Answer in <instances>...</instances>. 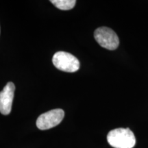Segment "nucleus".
I'll list each match as a JSON object with an SVG mask.
<instances>
[{"label": "nucleus", "instance_id": "obj_1", "mask_svg": "<svg viewBox=\"0 0 148 148\" xmlns=\"http://www.w3.org/2000/svg\"><path fill=\"white\" fill-rule=\"evenodd\" d=\"M107 140L114 148H132L136 144L134 134L129 128H116L109 132Z\"/></svg>", "mask_w": 148, "mask_h": 148}, {"label": "nucleus", "instance_id": "obj_2", "mask_svg": "<svg viewBox=\"0 0 148 148\" xmlns=\"http://www.w3.org/2000/svg\"><path fill=\"white\" fill-rule=\"evenodd\" d=\"M52 62L60 71L73 73L79 69L80 63L76 57L65 51H58L53 55Z\"/></svg>", "mask_w": 148, "mask_h": 148}, {"label": "nucleus", "instance_id": "obj_3", "mask_svg": "<svg viewBox=\"0 0 148 148\" xmlns=\"http://www.w3.org/2000/svg\"><path fill=\"white\" fill-rule=\"evenodd\" d=\"M94 37L99 45L109 50H114L119 45V37L109 27H101L97 28L94 32Z\"/></svg>", "mask_w": 148, "mask_h": 148}, {"label": "nucleus", "instance_id": "obj_4", "mask_svg": "<svg viewBox=\"0 0 148 148\" xmlns=\"http://www.w3.org/2000/svg\"><path fill=\"white\" fill-rule=\"evenodd\" d=\"M64 112L62 109L57 108L40 114L36 120V126L39 130H45L58 125L62 121Z\"/></svg>", "mask_w": 148, "mask_h": 148}, {"label": "nucleus", "instance_id": "obj_5", "mask_svg": "<svg viewBox=\"0 0 148 148\" xmlns=\"http://www.w3.org/2000/svg\"><path fill=\"white\" fill-rule=\"evenodd\" d=\"M15 86L12 82H8L0 92V112L4 115L10 113L12 110Z\"/></svg>", "mask_w": 148, "mask_h": 148}, {"label": "nucleus", "instance_id": "obj_6", "mask_svg": "<svg viewBox=\"0 0 148 148\" xmlns=\"http://www.w3.org/2000/svg\"><path fill=\"white\" fill-rule=\"evenodd\" d=\"M50 2L60 10H69L75 6L76 1L75 0H51Z\"/></svg>", "mask_w": 148, "mask_h": 148}]
</instances>
